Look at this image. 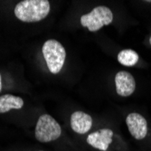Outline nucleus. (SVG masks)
Returning <instances> with one entry per match:
<instances>
[{
  "mask_svg": "<svg viewBox=\"0 0 151 151\" xmlns=\"http://www.w3.org/2000/svg\"><path fill=\"white\" fill-rule=\"evenodd\" d=\"M71 126L73 130L76 133L85 134L92 126V119L87 113L75 111L71 116Z\"/></svg>",
  "mask_w": 151,
  "mask_h": 151,
  "instance_id": "6e6552de",
  "label": "nucleus"
},
{
  "mask_svg": "<svg viewBox=\"0 0 151 151\" xmlns=\"http://www.w3.org/2000/svg\"><path fill=\"white\" fill-rule=\"evenodd\" d=\"M149 43H150V45H151V36H150V38H149Z\"/></svg>",
  "mask_w": 151,
  "mask_h": 151,
  "instance_id": "f8f14e48",
  "label": "nucleus"
},
{
  "mask_svg": "<svg viewBox=\"0 0 151 151\" xmlns=\"http://www.w3.org/2000/svg\"><path fill=\"white\" fill-rule=\"evenodd\" d=\"M112 130L109 129H102L88 136L87 142L94 148L100 149L101 151H106L112 142Z\"/></svg>",
  "mask_w": 151,
  "mask_h": 151,
  "instance_id": "0eeeda50",
  "label": "nucleus"
},
{
  "mask_svg": "<svg viewBox=\"0 0 151 151\" xmlns=\"http://www.w3.org/2000/svg\"><path fill=\"white\" fill-rule=\"evenodd\" d=\"M2 91V81H1V74H0V91Z\"/></svg>",
  "mask_w": 151,
  "mask_h": 151,
  "instance_id": "9b49d317",
  "label": "nucleus"
},
{
  "mask_svg": "<svg viewBox=\"0 0 151 151\" xmlns=\"http://www.w3.org/2000/svg\"><path fill=\"white\" fill-rule=\"evenodd\" d=\"M118 61L124 66H134L139 61V54L131 49H125L118 54Z\"/></svg>",
  "mask_w": 151,
  "mask_h": 151,
  "instance_id": "9d476101",
  "label": "nucleus"
},
{
  "mask_svg": "<svg viewBox=\"0 0 151 151\" xmlns=\"http://www.w3.org/2000/svg\"><path fill=\"white\" fill-rule=\"evenodd\" d=\"M42 52L49 71L53 74L59 73L66 58V52L62 44L50 39L44 44Z\"/></svg>",
  "mask_w": 151,
  "mask_h": 151,
  "instance_id": "f03ea898",
  "label": "nucleus"
},
{
  "mask_svg": "<svg viewBox=\"0 0 151 151\" xmlns=\"http://www.w3.org/2000/svg\"><path fill=\"white\" fill-rule=\"evenodd\" d=\"M50 2L47 0H24L15 9V16L26 23L39 22L45 19L50 13Z\"/></svg>",
  "mask_w": 151,
  "mask_h": 151,
  "instance_id": "f257e3e1",
  "label": "nucleus"
},
{
  "mask_svg": "<svg viewBox=\"0 0 151 151\" xmlns=\"http://www.w3.org/2000/svg\"><path fill=\"white\" fill-rule=\"evenodd\" d=\"M126 123L129 133L134 139H143L147 133V124L146 119L139 113H130L126 119Z\"/></svg>",
  "mask_w": 151,
  "mask_h": 151,
  "instance_id": "39448f33",
  "label": "nucleus"
},
{
  "mask_svg": "<svg viewBox=\"0 0 151 151\" xmlns=\"http://www.w3.org/2000/svg\"><path fill=\"white\" fill-rule=\"evenodd\" d=\"M24 106L21 97L11 94L0 96V113L8 112L10 109H20Z\"/></svg>",
  "mask_w": 151,
  "mask_h": 151,
  "instance_id": "1a4fd4ad",
  "label": "nucleus"
},
{
  "mask_svg": "<svg viewBox=\"0 0 151 151\" xmlns=\"http://www.w3.org/2000/svg\"><path fill=\"white\" fill-rule=\"evenodd\" d=\"M62 134L61 126L52 116L44 114L40 116L36 126L35 135L39 142H50L60 138Z\"/></svg>",
  "mask_w": 151,
  "mask_h": 151,
  "instance_id": "7ed1b4c3",
  "label": "nucleus"
},
{
  "mask_svg": "<svg viewBox=\"0 0 151 151\" xmlns=\"http://www.w3.org/2000/svg\"><path fill=\"white\" fill-rule=\"evenodd\" d=\"M117 93L121 97H129L136 88V82L133 76L125 71L119 72L115 76Z\"/></svg>",
  "mask_w": 151,
  "mask_h": 151,
  "instance_id": "423d86ee",
  "label": "nucleus"
},
{
  "mask_svg": "<svg viewBox=\"0 0 151 151\" xmlns=\"http://www.w3.org/2000/svg\"><path fill=\"white\" fill-rule=\"evenodd\" d=\"M113 15L109 7L100 6L92 9L89 14L81 16V24L87 27L90 32H97L102 26L111 24Z\"/></svg>",
  "mask_w": 151,
  "mask_h": 151,
  "instance_id": "20e7f679",
  "label": "nucleus"
}]
</instances>
